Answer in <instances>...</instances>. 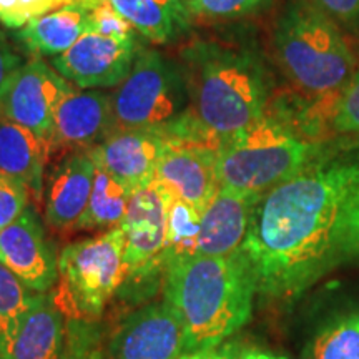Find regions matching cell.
I'll list each match as a JSON object with an SVG mask.
<instances>
[{
	"label": "cell",
	"mask_w": 359,
	"mask_h": 359,
	"mask_svg": "<svg viewBox=\"0 0 359 359\" xmlns=\"http://www.w3.org/2000/svg\"><path fill=\"white\" fill-rule=\"evenodd\" d=\"M201 213L183 201L172 198L167 213V230L165 243L161 250L158 268L161 273L167 271L170 264L195 257L198 250Z\"/></svg>",
	"instance_id": "obj_23"
},
{
	"label": "cell",
	"mask_w": 359,
	"mask_h": 359,
	"mask_svg": "<svg viewBox=\"0 0 359 359\" xmlns=\"http://www.w3.org/2000/svg\"><path fill=\"white\" fill-rule=\"evenodd\" d=\"M0 359H8L7 341H6V336H4L2 331H0Z\"/></svg>",
	"instance_id": "obj_37"
},
{
	"label": "cell",
	"mask_w": 359,
	"mask_h": 359,
	"mask_svg": "<svg viewBox=\"0 0 359 359\" xmlns=\"http://www.w3.org/2000/svg\"><path fill=\"white\" fill-rule=\"evenodd\" d=\"M70 90L53 67L40 57L30 58L0 95V118L29 128L48 143L55 111Z\"/></svg>",
	"instance_id": "obj_8"
},
{
	"label": "cell",
	"mask_w": 359,
	"mask_h": 359,
	"mask_svg": "<svg viewBox=\"0 0 359 359\" xmlns=\"http://www.w3.org/2000/svg\"><path fill=\"white\" fill-rule=\"evenodd\" d=\"M37 293L27 286L0 262V331L8 341L15 333L22 316L34 303Z\"/></svg>",
	"instance_id": "obj_25"
},
{
	"label": "cell",
	"mask_w": 359,
	"mask_h": 359,
	"mask_svg": "<svg viewBox=\"0 0 359 359\" xmlns=\"http://www.w3.org/2000/svg\"><path fill=\"white\" fill-rule=\"evenodd\" d=\"M236 359H286L285 356H276V354L258 351V349H248V351H243L238 354Z\"/></svg>",
	"instance_id": "obj_36"
},
{
	"label": "cell",
	"mask_w": 359,
	"mask_h": 359,
	"mask_svg": "<svg viewBox=\"0 0 359 359\" xmlns=\"http://www.w3.org/2000/svg\"><path fill=\"white\" fill-rule=\"evenodd\" d=\"M170 201L172 196L155 180L130 196L127 213L120 223L125 235L128 280L145 281L161 273L158 259L165 243Z\"/></svg>",
	"instance_id": "obj_10"
},
{
	"label": "cell",
	"mask_w": 359,
	"mask_h": 359,
	"mask_svg": "<svg viewBox=\"0 0 359 359\" xmlns=\"http://www.w3.org/2000/svg\"><path fill=\"white\" fill-rule=\"evenodd\" d=\"M115 128L161 130L188 109V90L182 65L160 52L142 48L137 60L111 93Z\"/></svg>",
	"instance_id": "obj_7"
},
{
	"label": "cell",
	"mask_w": 359,
	"mask_h": 359,
	"mask_svg": "<svg viewBox=\"0 0 359 359\" xmlns=\"http://www.w3.org/2000/svg\"><path fill=\"white\" fill-rule=\"evenodd\" d=\"M140 50L138 37H114L88 30L65 53L53 57L52 65L67 82L82 90L110 88L128 77Z\"/></svg>",
	"instance_id": "obj_9"
},
{
	"label": "cell",
	"mask_w": 359,
	"mask_h": 359,
	"mask_svg": "<svg viewBox=\"0 0 359 359\" xmlns=\"http://www.w3.org/2000/svg\"><path fill=\"white\" fill-rule=\"evenodd\" d=\"M85 8L92 32L114 35V37H137V30L116 12L110 0H77Z\"/></svg>",
	"instance_id": "obj_26"
},
{
	"label": "cell",
	"mask_w": 359,
	"mask_h": 359,
	"mask_svg": "<svg viewBox=\"0 0 359 359\" xmlns=\"http://www.w3.org/2000/svg\"><path fill=\"white\" fill-rule=\"evenodd\" d=\"M0 262L34 293H47L57 283L58 258L32 206L0 231Z\"/></svg>",
	"instance_id": "obj_13"
},
{
	"label": "cell",
	"mask_w": 359,
	"mask_h": 359,
	"mask_svg": "<svg viewBox=\"0 0 359 359\" xmlns=\"http://www.w3.org/2000/svg\"><path fill=\"white\" fill-rule=\"evenodd\" d=\"M48 143L29 128L0 118V173L15 178L40 200Z\"/></svg>",
	"instance_id": "obj_19"
},
{
	"label": "cell",
	"mask_w": 359,
	"mask_h": 359,
	"mask_svg": "<svg viewBox=\"0 0 359 359\" xmlns=\"http://www.w3.org/2000/svg\"><path fill=\"white\" fill-rule=\"evenodd\" d=\"M116 12L142 37L170 43L188 32L191 12L187 0H110Z\"/></svg>",
	"instance_id": "obj_21"
},
{
	"label": "cell",
	"mask_w": 359,
	"mask_h": 359,
	"mask_svg": "<svg viewBox=\"0 0 359 359\" xmlns=\"http://www.w3.org/2000/svg\"><path fill=\"white\" fill-rule=\"evenodd\" d=\"M69 330L53 294L37 293L8 341V359H60Z\"/></svg>",
	"instance_id": "obj_18"
},
{
	"label": "cell",
	"mask_w": 359,
	"mask_h": 359,
	"mask_svg": "<svg viewBox=\"0 0 359 359\" xmlns=\"http://www.w3.org/2000/svg\"><path fill=\"white\" fill-rule=\"evenodd\" d=\"M53 302L72 321H93L128 280L120 226L65 246L58 255Z\"/></svg>",
	"instance_id": "obj_6"
},
{
	"label": "cell",
	"mask_w": 359,
	"mask_h": 359,
	"mask_svg": "<svg viewBox=\"0 0 359 359\" xmlns=\"http://www.w3.org/2000/svg\"><path fill=\"white\" fill-rule=\"evenodd\" d=\"M132 191L118 180L110 177L105 170L95 167L93 190L87 210L79 219L75 230H114L120 226L127 213Z\"/></svg>",
	"instance_id": "obj_22"
},
{
	"label": "cell",
	"mask_w": 359,
	"mask_h": 359,
	"mask_svg": "<svg viewBox=\"0 0 359 359\" xmlns=\"http://www.w3.org/2000/svg\"><path fill=\"white\" fill-rule=\"evenodd\" d=\"M238 349L235 344H219L217 348H206V349H196V351H190L182 354L178 359H236Z\"/></svg>",
	"instance_id": "obj_35"
},
{
	"label": "cell",
	"mask_w": 359,
	"mask_h": 359,
	"mask_svg": "<svg viewBox=\"0 0 359 359\" xmlns=\"http://www.w3.org/2000/svg\"><path fill=\"white\" fill-rule=\"evenodd\" d=\"M22 65L24 64H22L20 55L15 53V50L8 45L7 39L4 37V34L0 32V95Z\"/></svg>",
	"instance_id": "obj_34"
},
{
	"label": "cell",
	"mask_w": 359,
	"mask_h": 359,
	"mask_svg": "<svg viewBox=\"0 0 359 359\" xmlns=\"http://www.w3.org/2000/svg\"><path fill=\"white\" fill-rule=\"evenodd\" d=\"M185 353V326L165 299L130 313L110 341L111 359H178Z\"/></svg>",
	"instance_id": "obj_11"
},
{
	"label": "cell",
	"mask_w": 359,
	"mask_h": 359,
	"mask_svg": "<svg viewBox=\"0 0 359 359\" xmlns=\"http://www.w3.org/2000/svg\"><path fill=\"white\" fill-rule=\"evenodd\" d=\"M90 30L85 8L77 0L40 15L17 30V40L35 57H58Z\"/></svg>",
	"instance_id": "obj_20"
},
{
	"label": "cell",
	"mask_w": 359,
	"mask_h": 359,
	"mask_svg": "<svg viewBox=\"0 0 359 359\" xmlns=\"http://www.w3.org/2000/svg\"><path fill=\"white\" fill-rule=\"evenodd\" d=\"M339 248L343 258H359V178L349 191L341 218Z\"/></svg>",
	"instance_id": "obj_31"
},
{
	"label": "cell",
	"mask_w": 359,
	"mask_h": 359,
	"mask_svg": "<svg viewBox=\"0 0 359 359\" xmlns=\"http://www.w3.org/2000/svg\"><path fill=\"white\" fill-rule=\"evenodd\" d=\"M155 182L172 198L203 213L219 190L217 151L165 137V148L156 167Z\"/></svg>",
	"instance_id": "obj_12"
},
{
	"label": "cell",
	"mask_w": 359,
	"mask_h": 359,
	"mask_svg": "<svg viewBox=\"0 0 359 359\" xmlns=\"http://www.w3.org/2000/svg\"><path fill=\"white\" fill-rule=\"evenodd\" d=\"M255 294L253 273L241 251L230 257L195 255L165 271V302L182 318L187 353L217 348L245 326Z\"/></svg>",
	"instance_id": "obj_3"
},
{
	"label": "cell",
	"mask_w": 359,
	"mask_h": 359,
	"mask_svg": "<svg viewBox=\"0 0 359 359\" xmlns=\"http://www.w3.org/2000/svg\"><path fill=\"white\" fill-rule=\"evenodd\" d=\"M313 4L333 20L351 29L359 27V0H313Z\"/></svg>",
	"instance_id": "obj_33"
},
{
	"label": "cell",
	"mask_w": 359,
	"mask_h": 359,
	"mask_svg": "<svg viewBox=\"0 0 359 359\" xmlns=\"http://www.w3.org/2000/svg\"><path fill=\"white\" fill-rule=\"evenodd\" d=\"M311 359H359V311L331 321L314 341Z\"/></svg>",
	"instance_id": "obj_24"
},
{
	"label": "cell",
	"mask_w": 359,
	"mask_h": 359,
	"mask_svg": "<svg viewBox=\"0 0 359 359\" xmlns=\"http://www.w3.org/2000/svg\"><path fill=\"white\" fill-rule=\"evenodd\" d=\"M60 359H100L95 334L83 321H77V325L69 327L65 351Z\"/></svg>",
	"instance_id": "obj_32"
},
{
	"label": "cell",
	"mask_w": 359,
	"mask_h": 359,
	"mask_svg": "<svg viewBox=\"0 0 359 359\" xmlns=\"http://www.w3.org/2000/svg\"><path fill=\"white\" fill-rule=\"evenodd\" d=\"M259 198L222 188L201 213L198 250L205 257H230L243 246Z\"/></svg>",
	"instance_id": "obj_17"
},
{
	"label": "cell",
	"mask_w": 359,
	"mask_h": 359,
	"mask_svg": "<svg viewBox=\"0 0 359 359\" xmlns=\"http://www.w3.org/2000/svg\"><path fill=\"white\" fill-rule=\"evenodd\" d=\"M115 130L111 95L98 90H70L55 111L50 151L92 150Z\"/></svg>",
	"instance_id": "obj_15"
},
{
	"label": "cell",
	"mask_w": 359,
	"mask_h": 359,
	"mask_svg": "<svg viewBox=\"0 0 359 359\" xmlns=\"http://www.w3.org/2000/svg\"><path fill=\"white\" fill-rule=\"evenodd\" d=\"M95 180V161L90 150L72 151L48 175L45 190V222L55 230L77 226L87 210Z\"/></svg>",
	"instance_id": "obj_16"
},
{
	"label": "cell",
	"mask_w": 359,
	"mask_h": 359,
	"mask_svg": "<svg viewBox=\"0 0 359 359\" xmlns=\"http://www.w3.org/2000/svg\"><path fill=\"white\" fill-rule=\"evenodd\" d=\"M30 191L19 180L0 173V231L29 208Z\"/></svg>",
	"instance_id": "obj_28"
},
{
	"label": "cell",
	"mask_w": 359,
	"mask_h": 359,
	"mask_svg": "<svg viewBox=\"0 0 359 359\" xmlns=\"http://www.w3.org/2000/svg\"><path fill=\"white\" fill-rule=\"evenodd\" d=\"M188 109L161 128L163 137L212 148L253 125L266 110L269 75L246 47L200 40L182 52Z\"/></svg>",
	"instance_id": "obj_2"
},
{
	"label": "cell",
	"mask_w": 359,
	"mask_h": 359,
	"mask_svg": "<svg viewBox=\"0 0 359 359\" xmlns=\"http://www.w3.org/2000/svg\"><path fill=\"white\" fill-rule=\"evenodd\" d=\"M70 2L74 0H0V24L19 30L30 20Z\"/></svg>",
	"instance_id": "obj_27"
},
{
	"label": "cell",
	"mask_w": 359,
	"mask_h": 359,
	"mask_svg": "<svg viewBox=\"0 0 359 359\" xmlns=\"http://www.w3.org/2000/svg\"><path fill=\"white\" fill-rule=\"evenodd\" d=\"M163 148L165 137L158 130L115 128L90 150V155L95 167L133 193L154 182Z\"/></svg>",
	"instance_id": "obj_14"
},
{
	"label": "cell",
	"mask_w": 359,
	"mask_h": 359,
	"mask_svg": "<svg viewBox=\"0 0 359 359\" xmlns=\"http://www.w3.org/2000/svg\"><path fill=\"white\" fill-rule=\"evenodd\" d=\"M275 53L299 92L334 103L356 72V60L338 25L314 4L288 7L278 22Z\"/></svg>",
	"instance_id": "obj_4"
},
{
	"label": "cell",
	"mask_w": 359,
	"mask_h": 359,
	"mask_svg": "<svg viewBox=\"0 0 359 359\" xmlns=\"http://www.w3.org/2000/svg\"><path fill=\"white\" fill-rule=\"evenodd\" d=\"M359 178V161L318 160L259 196L241 253L257 293L298 296L341 257V218Z\"/></svg>",
	"instance_id": "obj_1"
},
{
	"label": "cell",
	"mask_w": 359,
	"mask_h": 359,
	"mask_svg": "<svg viewBox=\"0 0 359 359\" xmlns=\"http://www.w3.org/2000/svg\"><path fill=\"white\" fill-rule=\"evenodd\" d=\"M316 145L283 110H264L253 125L223 142L217 154L222 188L259 196L311 163Z\"/></svg>",
	"instance_id": "obj_5"
},
{
	"label": "cell",
	"mask_w": 359,
	"mask_h": 359,
	"mask_svg": "<svg viewBox=\"0 0 359 359\" xmlns=\"http://www.w3.org/2000/svg\"><path fill=\"white\" fill-rule=\"evenodd\" d=\"M268 0H187L191 13L217 19H235L258 11Z\"/></svg>",
	"instance_id": "obj_30"
},
{
	"label": "cell",
	"mask_w": 359,
	"mask_h": 359,
	"mask_svg": "<svg viewBox=\"0 0 359 359\" xmlns=\"http://www.w3.org/2000/svg\"><path fill=\"white\" fill-rule=\"evenodd\" d=\"M333 127L341 133L359 135V69L354 72L336 102Z\"/></svg>",
	"instance_id": "obj_29"
}]
</instances>
